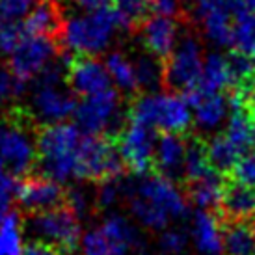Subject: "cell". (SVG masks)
I'll return each instance as SVG.
<instances>
[{
  "label": "cell",
  "mask_w": 255,
  "mask_h": 255,
  "mask_svg": "<svg viewBox=\"0 0 255 255\" xmlns=\"http://www.w3.org/2000/svg\"><path fill=\"white\" fill-rule=\"evenodd\" d=\"M86 134L77 123L43 127L36 136L37 162L45 177L64 184L80 179V156Z\"/></svg>",
  "instance_id": "1"
},
{
  "label": "cell",
  "mask_w": 255,
  "mask_h": 255,
  "mask_svg": "<svg viewBox=\"0 0 255 255\" xmlns=\"http://www.w3.org/2000/svg\"><path fill=\"white\" fill-rule=\"evenodd\" d=\"M125 28L112 7L93 13L73 15L64 21L60 39L75 56H97L110 47L118 30Z\"/></svg>",
  "instance_id": "2"
},
{
  "label": "cell",
  "mask_w": 255,
  "mask_h": 255,
  "mask_svg": "<svg viewBox=\"0 0 255 255\" xmlns=\"http://www.w3.org/2000/svg\"><path fill=\"white\" fill-rule=\"evenodd\" d=\"M192 108L183 95L175 93H143L138 95L128 112V121H134L162 134H179L188 132L192 125Z\"/></svg>",
  "instance_id": "3"
},
{
  "label": "cell",
  "mask_w": 255,
  "mask_h": 255,
  "mask_svg": "<svg viewBox=\"0 0 255 255\" xmlns=\"http://www.w3.org/2000/svg\"><path fill=\"white\" fill-rule=\"evenodd\" d=\"M77 107V101L65 82V71L54 64L36 80L26 114L30 120L43 123V127H49L67 123V120L75 116Z\"/></svg>",
  "instance_id": "4"
},
{
  "label": "cell",
  "mask_w": 255,
  "mask_h": 255,
  "mask_svg": "<svg viewBox=\"0 0 255 255\" xmlns=\"http://www.w3.org/2000/svg\"><path fill=\"white\" fill-rule=\"evenodd\" d=\"M142 248L138 227L127 216L114 213L82 235L78 255H130Z\"/></svg>",
  "instance_id": "5"
},
{
  "label": "cell",
  "mask_w": 255,
  "mask_h": 255,
  "mask_svg": "<svg viewBox=\"0 0 255 255\" xmlns=\"http://www.w3.org/2000/svg\"><path fill=\"white\" fill-rule=\"evenodd\" d=\"M24 229L32 237V242L50 246L64 255L78 254L82 241L80 218H77L67 207L30 214L24 222Z\"/></svg>",
  "instance_id": "6"
},
{
  "label": "cell",
  "mask_w": 255,
  "mask_h": 255,
  "mask_svg": "<svg viewBox=\"0 0 255 255\" xmlns=\"http://www.w3.org/2000/svg\"><path fill=\"white\" fill-rule=\"evenodd\" d=\"M77 127L90 136H110L118 132L123 125V110H121V97L116 90H107L103 93L84 97L78 103L75 112Z\"/></svg>",
  "instance_id": "7"
},
{
  "label": "cell",
  "mask_w": 255,
  "mask_h": 255,
  "mask_svg": "<svg viewBox=\"0 0 255 255\" xmlns=\"http://www.w3.org/2000/svg\"><path fill=\"white\" fill-rule=\"evenodd\" d=\"M30 116H13L0 121V160L15 175H22L37 160L36 138L28 130Z\"/></svg>",
  "instance_id": "8"
},
{
  "label": "cell",
  "mask_w": 255,
  "mask_h": 255,
  "mask_svg": "<svg viewBox=\"0 0 255 255\" xmlns=\"http://www.w3.org/2000/svg\"><path fill=\"white\" fill-rule=\"evenodd\" d=\"M203 50L194 34L181 37L170 58L164 62V86L171 92H190L198 88L203 75Z\"/></svg>",
  "instance_id": "9"
},
{
  "label": "cell",
  "mask_w": 255,
  "mask_h": 255,
  "mask_svg": "<svg viewBox=\"0 0 255 255\" xmlns=\"http://www.w3.org/2000/svg\"><path fill=\"white\" fill-rule=\"evenodd\" d=\"M127 196H136L147 201L149 205L156 207L171 220H183L188 214L186 198L177 188L175 181L164 177L160 173L143 175L132 183H125V198Z\"/></svg>",
  "instance_id": "10"
},
{
  "label": "cell",
  "mask_w": 255,
  "mask_h": 255,
  "mask_svg": "<svg viewBox=\"0 0 255 255\" xmlns=\"http://www.w3.org/2000/svg\"><path fill=\"white\" fill-rule=\"evenodd\" d=\"M123 168L125 166L118 151L116 138L86 134L80 156V179H90L97 183L120 179Z\"/></svg>",
  "instance_id": "11"
},
{
  "label": "cell",
  "mask_w": 255,
  "mask_h": 255,
  "mask_svg": "<svg viewBox=\"0 0 255 255\" xmlns=\"http://www.w3.org/2000/svg\"><path fill=\"white\" fill-rule=\"evenodd\" d=\"M58 45L52 37L28 36L22 39L13 54L9 56V71L21 82L28 84L30 80H37L43 73L56 64Z\"/></svg>",
  "instance_id": "12"
},
{
  "label": "cell",
  "mask_w": 255,
  "mask_h": 255,
  "mask_svg": "<svg viewBox=\"0 0 255 255\" xmlns=\"http://www.w3.org/2000/svg\"><path fill=\"white\" fill-rule=\"evenodd\" d=\"M158 136L155 128L128 121L116 136L118 151L121 155L123 166L128 168L134 175H145L155 162V147Z\"/></svg>",
  "instance_id": "13"
},
{
  "label": "cell",
  "mask_w": 255,
  "mask_h": 255,
  "mask_svg": "<svg viewBox=\"0 0 255 255\" xmlns=\"http://www.w3.org/2000/svg\"><path fill=\"white\" fill-rule=\"evenodd\" d=\"M65 82L82 99L112 88L107 65L93 56H73L65 65Z\"/></svg>",
  "instance_id": "14"
},
{
  "label": "cell",
  "mask_w": 255,
  "mask_h": 255,
  "mask_svg": "<svg viewBox=\"0 0 255 255\" xmlns=\"http://www.w3.org/2000/svg\"><path fill=\"white\" fill-rule=\"evenodd\" d=\"M67 192L54 179L45 175H28L17 184V201L30 214L54 211L65 203Z\"/></svg>",
  "instance_id": "15"
},
{
  "label": "cell",
  "mask_w": 255,
  "mask_h": 255,
  "mask_svg": "<svg viewBox=\"0 0 255 255\" xmlns=\"http://www.w3.org/2000/svg\"><path fill=\"white\" fill-rule=\"evenodd\" d=\"M138 30H140V39H142L145 50L164 62L170 58L173 49L177 47L179 26L177 21H173V19L153 15Z\"/></svg>",
  "instance_id": "16"
},
{
  "label": "cell",
  "mask_w": 255,
  "mask_h": 255,
  "mask_svg": "<svg viewBox=\"0 0 255 255\" xmlns=\"http://www.w3.org/2000/svg\"><path fill=\"white\" fill-rule=\"evenodd\" d=\"M222 222H255V188L239 181H226L218 207Z\"/></svg>",
  "instance_id": "17"
},
{
  "label": "cell",
  "mask_w": 255,
  "mask_h": 255,
  "mask_svg": "<svg viewBox=\"0 0 255 255\" xmlns=\"http://www.w3.org/2000/svg\"><path fill=\"white\" fill-rule=\"evenodd\" d=\"M194 112V121L201 130H214L229 116V101L222 93H207L194 88L183 93Z\"/></svg>",
  "instance_id": "18"
},
{
  "label": "cell",
  "mask_w": 255,
  "mask_h": 255,
  "mask_svg": "<svg viewBox=\"0 0 255 255\" xmlns=\"http://www.w3.org/2000/svg\"><path fill=\"white\" fill-rule=\"evenodd\" d=\"M190 237L199 255H220L224 252L222 220L211 211H196L192 216Z\"/></svg>",
  "instance_id": "19"
},
{
  "label": "cell",
  "mask_w": 255,
  "mask_h": 255,
  "mask_svg": "<svg viewBox=\"0 0 255 255\" xmlns=\"http://www.w3.org/2000/svg\"><path fill=\"white\" fill-rule=\"evenodd\" d=\"M64 15L56 0H37L28 17L22 21V28L28 36L54 37L60 36L64 26Z\"/></svg>",
  "instance_id": "20"
},
{
  "label": "cell",
  "mask_w": 255,
  "mask_h": 255,
  "mask_svg": "<svg viewBox=\"0 0 255 255\" xmlns=\"http://www.w3.org/2000/svg\"><path fill=\"white\" fill-rule=\"evenodd\" d=\"M184 155H186V142L179 134H160L155 147L156 171L168 179H177L184 171Z\"/></svg>",
  "instance_id": "21"
},
{
  "label": "cell",
  "mask_w": 255,
  "mask_h": 255,
  "mask_svg": "<svg viewBox=\"0 0 255 255\" xmlns=\"http://www.w3.org/2000/svg\"><path fill=\"white\" fill-rule=\"evenodd\" d=\"M224 186H226L224 175H220L218 171H213L198 181L186 183V194L192 203L198 207V211H211L220 207Z\"/></svg>",
  "instance_id": "22"
},
{
  "label": "cell",
  "mask_w": 255,
  "mask_h": 255,
  "mask_svg": "<svg viewBox=\"0 0 255 255\" xmlns=\"http://www.w3.org/2000/svg\"><path fill=\"white\" fill-rule=\"evenodd\" d=\"M224 254L255 255V222H222Z\"/></svg>",
  "instance_id": "23"
},
{
  "label": "cell",
  "mask_w": 255,
  "mask_h": 255,
  "mask_svg": "<svg viewBox=\"0 0 255 255\" xmlns=\"http://www.w3.org/2000/svg\"><path fill=\"white\" fill-rule=\"evenodd\" d=\"M227 88H231V69H229L227 56L220 54V52L207 54L198 90L207 93H220Z\"/></svg>",
  "instance_id": "24"
},
{
  "label": "cell",
  "mask_w": 255,
  "mask_h": 255,
  "mask_svg": "<svg viewBox=\"0 0 255 255\" xmlns=\"http://www.w3.org/2000/svg\"><path fill=\"white\" fill-rule=\"evenodd\" d=\"M207 155L213 170L218 171L220 175L231 173L239 160L244 156L226 134H216L207 142Z\"/></svg>",
  "instance_id": "25"
},
{
  "label": "cell",
  "mask_w": 255,
  "mask_h": 255,
  "mask_svg": "<svg viewBox=\"0 0 255 255\" xmlns=\"http://www.w3.org/2000/svg\"><path fill=\"white\" fill-rule=\"evenodd\" d=\"M110 75L112 84L123 93H136L138 88V78H136L134 62H130L123 52H110L105 62Z\"/></svg>",
  "instance_id": "26"
},
{
  "label": "cell",
  "mask_w": 255,
  "mask_h": 255,
  "mask_svg": "<svg viewBox=\"0 0 255 255\" xmlns=\"http://www.w3.org/2000/svg\"><path fill=\"white\" fill-rule=\"evenodd\" d=\"M203 34L216 47H233V15L224 11H209L198 19Z\"/></svg>",
  "instance_id": "27"
},
{
  "label": "cell",
  "mask_w": 255,
  "mask_h": 255,
  "mask_svg": "<svg viewBox=\"0 0 255 255\" xmlns=\"http://www.w3.org/2000/svg\"><path fill=\"white\" fill-rule=\"evenodd\" d=\"M213 171L214 170L207 155V142H203L201 138H190L186 142V155H184V183L198 181Z\"/></svg>",
  "instance_id": "28"
},
{
  "label": "cell",
  "mask_w": 255,
  "mask_h": 255,
  "mask_svg": "<svg viewBox=\"0 0 255 255\" xmlns=\"http://www.w3.org/2000/svg\"><path fill=\"white\" fill-rule=\"evenodd\" d=\"M134 67L138 88L145 93H158V88L164 86V60L145 52L136 58Z\"/></svg>",
  "instance_id": "29"
},
{
  "label": "cell",
  "mask_w": 255,
  "mask_h": 255,
  "mask_svg": "<svg viewBox=\"0 0 255 255\" xmlns=\"http://www.w3.org/2000/svg\"><path fill=\"white\" fill-rule=\"evenodd\" d=\"M233 49L255 60V11L242 9L233 17Z\"/></svg>",
  "instance_id": "30"
},
{
  "label": "cell",
  "mask_w": 255,
  "mask_h": 255,
  "mask_svg": "<svg viewBox=\"0 0 255 255\" xmlns=\"http://www.w3.org/2000/svg\"><path fill=\"white\" fill-rule=\"evenodd\" d=\"M24 222L19 213H11L0 226V255H22L24 254Z\"/></svg>",
  "instance_id": "31"
},
{
  "label": "cell",
  "mask_w": 255,
  "mask_h": 255,
  "mask_svg": "<svg viewBox=\"0 0 255 255\" xmlns=\"http://www.w3.org/2000/svg\"><path fill=\"white\" fill-rule=\"evenodd\" d=\"M153 0H112V9L120 15L125 28H140L147 21Z\"/></svg>",
  "instance_id": "32"
},
{
  "label": "cell",
  "mask_w": 255,
  "mask_h": 255,
  "mask_svg": "<svg viewBox=\"0 0 255 255\" xmlns=\"http://www.w3.org/2000/svg\"><path fill=\"white\" fill-rule=\"evenodd\" d=\"M123 198H125V183L121 179H110L99 183L93 201L99 209H112Z\"/></svg>",
  "instance_id": "33"
},
{
  "label": "cell",
  "mask_w": 255,
  "mask_h": 255,
  "mask_svg": "<svg viewBox=\"0 0 255 255\" xmlns=\"http://www.w3.org/2000/svg\"><path fill=\"white\" fill-rule=\"evenodd\" d=\"M188 233L179 227H168L158 237L160 255H183L188 248Z\"/></svg>",
  "instance_id": "34"
},
{
  "label": "cell",
  "mask_w": 255,
  "mask_h": 255,
  "mask_svg": "<svg viewBox=\"0 0 255 255\" xmlns=\"http://www.w3.org/2000/svg\"><path fill=\"white\" fill-rule=\"evenodd\" d=\"M26 37L22 22H2L0 24V54L11 56Z\"/></svg>",
  "instance_id": "35"
},
{
  "label": "cell",
  "mask_w": 255,
  "mask_h": 255,
  "mask_svg": "<svg viewBox=\"0 0 255 255\" xmlns=\"http://www.w3.org/2000/svg\"><path fill=\"white\" fill-rule=\"evenodd\" d=\"M37 0H0V19L2 22H22Z\"/></svg>",
  "instance_id": "36"
},
{
  "label": "cell",
  "mask_w": 255,
  "mask_h": 255,
  "mask_svg": "<svg viewBox=\"0 0 255 255\" xmlns=\"http://www.w3.org/2000/svg\"><path fill=\"white\" fill-rule=\"evenodd\" d=\"M244 7V2L242 0H198L196 4V17H201V15L209 13V11H224V13L229 15H237L241 13Z\"/></svg>",
  "instance_id": "37"
},
{
  "label": "cell",
  "mask_w": 255,
  "mask_h": 255,
  "mask_svg": "<svg viewBox=\"0 0 255 255\" xmlns=\"http://www.w3.org/2000/svg\"><path fill=\"white\" fill-rule=\"evenodd\" d=\"M24 86L26 84L21 82L9 69L0 67V105H6L9 101L17 99L24 92Z\"/></svg>",
  "instance_id": "38"
},
{
  "label": "cell",
  "mask_w": 255,
  "mask_h": 255,
  "mask_svg": "<svg viewBox=\"0 0 255 255\" xmlns=\"http://www.w3.org/2000/svg\"><path fill=\"white\" fill-rule=\"evenodd\" d=\"M17 184L13 175H4L0 181V226L6 222V218L13 213L11 211V201L17 196Z\"/></svg>",
  "instance_id": "39"
},
{
  "label": "cell",
  "mask_w": 255,
  "mask_h": 255,
  "mask_svg": "<svg viewBox=\"0 0 255 255\" xmlns=\"http://www.w3.org/2000/svg\"><path fill=\"white\" fill-rule=\"evenodd\" d=\"M65 207L71 211L77 218H84L92 211V198L82 188H73L65 196Z\"/></svg>",
  "instance_id": "40"
},
{
  "label": "cell",
  "mask_w": 255,
  "mask_h": 255,
  "mask_svg": "<svg viewBox=\"0 0 255 255\" xmlns=\"http://www.w3.org/2000/svg\"><path fill=\"white\" fill-rule=\"evenodd\" d=\"M231 175H233L235 181L255 188V151H250L242 156L239 164L235 166V170L231 171Z\"/></svg>",
  "instance_id": "41"
},
{
  "label": "cell",
  "mask_w": 255,
  "mask_h": 255,
  "mask_svg": "<svg viewBox=\"0 0 255 255\" xmlns=\"http://www.w3.org/2000/svg\"><path fill=\"white\" fill-rule=\"evenodd\" d=\"M151 11H155L158 17H168V19H183L184 7L183 0H153L151 2Z\"/></svg>",
  "instance_id": "42"
},
{
  "label": "cell",
  "mask_w": 255,
  "mask_h": 255,
  "mask_svg": "<svg viewBox=\"0 0 255 255\" xmlns=\"http://www.w3.org/2000/svg\"><path fill=\"white\" fill-rule=\"evenodd\" d=\"M80 9H84L86 13H93V11H101V9H107L110 7L112 0H75Z\"/></svg>",
  "instance_id": "43"
},
{
  "label": "cell",
  "mask_w": 255,
  "mask_h": 255,
  "mask_svg": "<svg viewBox=\"0 0 255 255\" xmlns=\"http://www.w3.org/2000/svg\"><path fill=\"white\" fill-rule=\"evenodd\" d=\"M22 255H64V254L54 248H50V246L39 244V242H30L28 246L24 248V254Z\"/></svg>",
  "instance_id": "44"
},
{
  "label": "cell",
  "mask_w": 255,
  "mask_h": 255,
  "mask_svg": "<svg viewBox=\"0 0 255 255\" xmlns=\"http://www.w3.org/2000/svg\"><path fill=\"white\" fill-rule=\"evenodd\" d=\"M248 116H250V130H252V143L255 145V93L248 97Z\"/></svg>",
  "instance_id": "45"
},
{
  "label": "cell",
  "mask_w": 255,
  "mask_h": 255,
  "mask_svg": "<svg viewBox=\"0 0 255 255\" xmlns=\"http://www.w3.org/2000/svg\"><path fill=\"white\" fill-rule=\"evenodd\" d=\"M244 2V7L250 9V11H255V0H242Z\"/></svg>",
  "instance_id": "46"
},
{
  "label": "cell",
  "mask_w": 255,
  "mask_h": 255,
  "mask_svg": "<svg viewBox=\"0 0 255 255\" xmlns=\"http://www.w3.org/2000/svg\"><path fill=\"white\" fill-rule=\"evenodd\" d=\"M4 170H6V166H4V162L0 160V181H2V177H4V175H7V173Z\"/></svg>",
  "instance_id": "47"
},
{
  "label": "cell",
  "mask_w": 255,
  "mask_h": 255,
  "mask_svg": "<svg viewBox=\"0 0 255 255\" xmlns=\"http://www.w3.org/2000/svg\"><path fill=\"white\" fill-rule=\"evenodd\" d=\"M0 24H2V19H0Z\"/></svg>",
  "instance_id": "48"
}]
</instances>
